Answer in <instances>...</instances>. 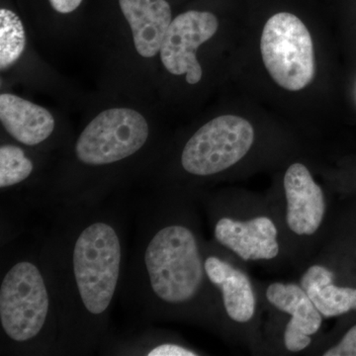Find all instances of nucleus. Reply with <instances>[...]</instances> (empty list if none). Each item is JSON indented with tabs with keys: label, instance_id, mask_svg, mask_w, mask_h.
I'll list each match as a JSON object with an SVG mask.
<instances>
[{
	"label": "nucleus",
	"instance_id": "nucleus-1",
	"mask_svg": "<svg viewBox=\"0 0 356 356\" xmlns=\"http://www.w3.org/2000/svg\"><path fill=\"white\" fill-rule=\"evenodd\" d=\"M145 261L154 292L168 303L195 296L203 280V264L195 236L184 226L158 232L147 245Z\"/></svg>",
	"mask_w": 356,
	"mask_h": 356
},
{
	"label": "nucleus",
	"instance_id": "nucleus-2",
	"mask_svg": "<svg viewBox=\"0 0 356 356\" xmlns=\"http://www.w3.org/2000/svg\"><path fill=\"white\" fill-rule=\"evenodd\" d=\"M120 264V241L109 225H90L77 238L74 252V276L89 313L99 315L108 308L118 282Z\"/></svg>",
	"mask_w": 356,
	"mask_h": 356
},
{
	"label": "nucleus",
	"instance_id": "nucleus-3",
	"mask_svg": "<svg viewBox=\"0 0 356 356\" xmlns=\"http://www.w3.org/2000/svg\"><path fill=\"white\" fill-rule=\"evenodd\" d=\"M262 60L281 88H305L315 76V54L310 32L294 14L280 13L269 18L261 40Z\"/></svg>",
	"mask_w": 356,
	"mask_h": 356
},
{
	"label": "nucleus",
	"instance_id": "nucleus-4",
	"mask_svg": "<svg viewBox=\"0 0 356 356\" xmlns=\"http://www.w3.org/2000/svg\"><path fill=\"white\" fill-rule=\"evenodd\" d=\"M254 140L250 122L235 115H222L206 123L186 143L182 166L199 177L221 172L238 163Z\"/></svg>",
	"mask_w": 356,
	"mask_h": 356
},
{
	"label": "nucleus",
	"instance_id": "nucleus-5",
	"mask_svg": "<svg viewBox=\"0 0 356 356\" xmlns=\"http://www.w3.org/2000/svg\"><path fill=\"white\" fill-rule=\"evenodd\" d=\"M149 138V125L140 112L126 107L104 110L77 139L76 154L81 163L104 165L137 153Z\"/></svg>",
	"mask_w": 356,
	"mask_h": 356
},
{
	"label": "nucleus",
	"instance_id": "nucleus-6",
	"mask_svg": "<svg viewBox=\"0 0 356 356\" xmlns=\"http://www.w3.org/2000/svg\"><path fill=\"white\" fill-rule=\"evenodd\" d=\"M48 311V292L39 269L27 261L14 266L0 288V320L7 336L19 343L36 337Z\"/></svg>",
	"mask_w": 356,
	"mask_h": 356
},
{
	"label": "nucleus",
	"instance_id": "nucleus-7",
	"mask_svg": "<svg viewBox=\"0 0 356 356\" xmlns=\"http://www.w3.org/2000/svg\"><path fill=\"white\" fill-rule=\"evenodd\" d=\"M218 27L216 16L207 11H186L175 17L159 51L165 70L173 76H185L189 84L198 83L203 72L196 51L216 34Z\"/></svg>",
	"mask_w": 356,
	"mask_h": 356
},
{
	"label": "nucleus",
	"instance_id": "nucleus-8",
	"mask_svg": "<svg viewBox=\"0 0 356 356\" xmlns=\"http://www.w3.org/2000/svg\"><path fill=\"white\" fill-rule=\"evenodd\" d=\"M287 224L300 236L314 235L324 219L325 205L322 188L302 163H293L284 175Z\"/></svg>",
	"mask_w": 356,
	"mask_h": 356
},
{
	"label": "nucleus",
	"instance_id": "nucleus-9",
	"mask_svg": "<svg viewBox=\"0 0 356 356\" xmlns=\"http://www.w3.org/2000/svg\"><path fill=\"white\" fill-rule=\"evenodd\" d=\"M266 298L278 310L291 315L284 332L288 350L298 353L310 346L311 336L322 325V315L303 288L297 284L275 282L266 290Z\"/></svg>",
	"mask_w": 356,
	"mask_h": 356
},
{
	"label": "nucleus",
	"instance_id": "nucleus-10",
	"mask_svg": "<svg viewBox=\"0 0 356 356\" xmlns=\"http://www.w3.org/2000/svg\"><path fill=\"white\" fill-rule=\"evenodd\" d=\"M215 236L243 261L273 259L280 254L277 229L267 217L241 222L222 218L217 222Z\"/></svg>",
	"mask_w": 356,
	"mask_h": 356
},
{
	"label": "nucleus",
	"instance_id": "nucleus-11",
	"mask_svg": "<svg viewBox=\"0 0 356 356\" xmlns=\"http://www.w3.org/2000/svg\"><path fill=\"white\" fill-rule=\"evenodd\" d=\"M119 6L137 53L143 58L156 57L172 21L170 3L166 0H119Z\"/></svg>",
	"mask_w": 356,
	"mask_h": 356
},
{
	"label": "nucleus",
	"instance_id": "nucleus-12",
	"mask_svg": "<svg viewBox=\"0 0 356 356\" xmlns=\"http://www.w3.org/2000/svg\"><path fill=\"white\" fill-rule=\"evenodd\" d=\"M0 121L14 139L26 146L41 144L55 129V119L48 110L10 93L0 95Z\"/></svg>",
	"mask_w": 356,
	"mask_h": 356
},
{
	"label": "nucleus",
	"instance_id": "nucleus-13",
	"mask_svg": "<svg viewBox=\"0 0 356 356\" xmlns=\"http://www.w3.org/2000/svg\"><path fill=\"white\" fill-rule=\"evenodd\" d=\"M204 269L211 282L222 290L229 317L238 323L252 320L255 311V297L248 276L215 257L206 259Z\"/></svg>",
	"mask_w": 356,
	"mask_h": 356
},
{
	"label": "nucleus",
	"instance_id": "nucleus-14",
	"mask_svg": "<svg viewBox=\"0 0 356 356\" xmlns=\"http://www.w3.org/2000/svg\"><path fill=\"white\" fill-rule=\"evenodd\" d=\"M334 277V273L325 267L313 266L300 281V286L325 318L356 311V289L336 286Z\"/></svg>",
	"mask_w": 356,
	"mask_h": 356
},
{
	"label": "nucleus",
	"instance_id": "nucleus-15",
	"mask_svg": "<svg viewBox=\"0 0 356 356\" xmlns=\"http://www.w3.org/2000/svg\"><path fill=\"white\" fill-rule=\"evenodd\" d=\"M26 33L17 14L0 9V69L8 70L24 53Z\"/></svg>",
	"mask_w": 356,
	"mask_h": 356
},
{
	"label": "nucleus",
	"instance_id": "nucleus-16",
	"mask_svg": "<svg viewBox=\"0 0 356 356\" xmlns=\"http://www.w3.org/2000/svg\"><path fill=\"white\" fill-rule=\"evenodd\" d=\"M33 163L19 147H0V187L13 186L24 181L33 172Z\"/></svg>",
	"mask_w": 356,
	"mask_h": 356
},
{
	"label": "nucleus",
	"instance_id": "nucleus-17",
	"mask_svg": "<svg viewBox=\"0 0 356 356\" xmlns=\"http://www.w3.org/2000/svg\"><path fill=\"white\" fill-rule=\"evenodd\" d=\"M325 356H356V325L346 332L341 341L327 350Z\"/></svg>",
	"mask_w": 356,
	"mask_h": 356
},
{
	"label": "nucleus",
	"instance_id": "nucleus-18",
	"mask_svg": "<svg viewBox=\"0 0 356 356\" xmlns=\"http://www.w3.org/2000/svg\"><path fill=\"white\" fill-rule=\"evenodd\" d=\"M149 356H195V353L186 350L180 346L175 344H161L158 348H154Z\"/></svg>",
	"mask_w": 356,
	"mask_h": 356
},
{
	"label": "nucleus",
	"instance_id": "nucleus-19",
	"mask_svg": "<svg viewBox=\"0 0 356 356\" xmlns=\"http://www.w3.org/2000/svg\"><path fill=\"white\" fill-rule=\"evenodd\" d=\"M49 1L57 13L69 14L76 10L83 0H49Z\"/></svg>",
	"mask_w": 356,
	"mask_h": 356
}]
</instances>
